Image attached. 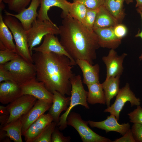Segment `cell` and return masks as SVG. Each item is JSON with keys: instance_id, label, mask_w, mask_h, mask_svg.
<instances>
[{"instance_id": "19", "label": "cell", "mask_w": 142, "mask_h": 142, "mask_svg": "<svg viewBox=\"0 0 142 142\" xmlns=\"http://www.w3.org/2000/svg\"><path fill=\"white\" fill-rule=\"evenodd\" d=\"M53 121L48 113L41 115L34 122L26 132L23 136L26 142H33L44 128Z\"/></svg>"}, {"instance_id": "45", "label": "cell", "mask_w": 142, "mask_h": 142, "mask_svg": "<svg viewBox=\"0 0 142 142\" xmlns=\"http://www.w3.org/2000/svg\"><path fill=\"white\" fill-rule=\"evenodd\" d=\"M136 10H138L142 12V6L140 7L137 8Z\"/></svg>"}, {"instance_id": "29", "label": "cell", "mask_w": 142, "mask_h": 142, "mask_svg": "<svg viewBox=\"0 0 142 142\" xmlns=\"http://www.w3.org/2000/svg\"><path fill=\"white\" fill-rule=\"evenodd\" d=\"M57 123L53 121L47 125L33 142H51L52 134Z\"/></svg>"}, {"instance_id": "46", "label": "cell", "mask_w": 142, "mask_h": 142, "mask_svg": "<svg viewBox=\"0 0 142 142\" xmlns=\"http://www.w3.org/2000/svg\"><path fill=\"white\" fill-rule=\"evenodd\" d=\"M10 0H3V2L6 3H8Z\"/></svg>"}, {"instance_id": "5", "label": "cell", "mask_w": 142, "mask_h": 142, "mask_svg": "<svg viewBox=\"0 0 142 142\" xmlns=\"http://www.w3.org/2000/svg\"><path fill=\"white\" fill-rule=\"evenodd\" d=\"M19 85L36 78V70L33 63H29L20 56L3 64Z\"/></svg>"}, {"instance_id": "8", "label": "cell", "mask_w": 142, "mask_h": 142, "mask_svg": "<svg viewBox=\"0 0 142 142\" xmlns=\"http://www.w3.org/2000/svg\"><path fill=\"white\" fill-rule=\"evenodd\" d=\"M128 102L130 103L131 106L140 105V99L136 97L130 89L129 84L126 83L124 87L120 89L113 104L105 109L104 112L114 115L118 120L120 113Z\"/></svg>"}, {"instance_id": "18", "label": "cell", "mask_w": 142, "mask_h": 142, "mask_svg": "<svg viewBox=\"0 0 142 142\" xmlns=\"http://www.w3.org/2000/svg\"><path fill=\"white\" fill-rule=\"evenodd\" d=\"M21 95V88L18 84L9 80L0 83V102L2 104H9Z\"/></svg>"}, {"instance_id": "20", "label": "cell", "mask_w": 142, "mask_h": 142, "mask_svg": "<svg viewBox=\"0 0 142 142\" xmlns=\"http://www.w3.org/2000/svg\"><path fill=\"white\" fill-rule=\"evenodd\" d=\"M76 62L82 72L84 84L87 85L99 82L100 67L98 64L93 65L88 61L83 59L77 60Z\"/></svg>"}, {"instance_id": "23", "label": "cell", "mask_w": 142, "mask_h": 142, "mask_svg": "<svg viewBox=\"0 0 142 142\" xmlns=\"http://www.w3.org/2000/svg\"><path fill=\"white\" fill-rule=\"evenodd\" d=\"M5 23L2 12L0 13V48L1 50L8 49L16 52L13 36Z\"/></svg>"}, {"instance_id": "13", "label": "cell", "mask_w": 142, "mask_h": 142, "mask_svg": "<svg viewBox=\"0 0 142 142\" xmlns=\"http://www.w3.org/2000/svg\"><path fill=\"white\" fill-rule=\"evenodd\" d=\"M40 0H32L29 7L17 14L10 13L5 10L6 15L12 16L19 20L24 29L28 31L32 27L38 16L37 10L40 5Z\"/></svg>"}, {"instance_id": "28", "label": "cell", "mask_w": 142, "mask_h": 142, "mask_svg": "<svg viewBox=\"0 0 142 142\" xmlns=\"http://www.w3.org/2000/svg\"><path fill=\"white\" fill-rule=\"evenodd\" d=\"M87 8L82 4L77 2L70 3L69 14L74 19L82 23Z\"/></svg>"}, {"instance_id": "33", "label": "cell", "mask_w": 142, "mask_h": 142, "mask_svg": "<svg viewBox=\"0 0 142 142\" xmlns=\"http://www.w3.org/2000/svg\"><path fill=\"white\" fill-rule=\"evenodd\" d=\"M128 115L130 122L142 124V108L140 105L137 106L136 108Z\"/></svg>"}, {"instance_id": "37", "label": "cell", "mask_w": 142, "mask_h": 142, "mask_svg": "<svg viewBox=\"0 0 142 142\" xmlns=\"http://www.w3.org/2000/svg\"><path fill=\"white\" fill-rule=\"evenodd\" d=\"M131 130L136 142H142V124H134Z\"/></svg>"}, {"instance_id": "1", "label": "cell", "mask_w": 142, "mask_h": 142, "mask_svg": "<svg viewBox=\"0 0 142 142\" xmlns=\"http://www.w3.org/2000/svg\"><path fill=\"white\" fill-rule=\"evenodd\" d=\"M32 58L37 80L43 82L52 93L56 91L64 96L71 95L70 79L75 65L68 57L52 52H35Z\"/></svg>"}, {"instance_id": "40", "label": "cell", "mask_w": 142, "mask_h": 142, "mask_svg": "<svg viewBox=\"0 0 142 142\" xmlns=\"http://www.w3.org/2000/svg\"><path fill=\"white\" fill-rule=\"evenodd\" d=\"M113 142H136L133 136L131 129L123 136L113 141Z\"/></svg>"}, {"instance_id": "11", "label": "cell", "mask_w": 142, "mask_h": 142, "mask_svg": "<svg viewBox=\"0 0 142 142\" xmlns=\"http://www.w3.org/2000/svg\"><path fill=\"white\" fill-rule=\"evenodd\" d=\"M127 55V54L123 53L119 55L115 49H111L107 56L102 57V60L106 67V79L121 75L124 69L123 63Z\"/></svg>"}, {"instance_id": "34", "label": "cell", "mask_w": 142, "mask_h": 142, "mask_svg": "<svg viewBox=\"0 0 142 142\" xmlns=\"http://www.w3.org/2000/svg\"><path fill=\"white\" fill-rule=\"evenodd\" d=\"M74 2H77L84 5L87 8L97 9L103 6L104 0H72Z\"/></svg>"}, {"instance_id": "24", "label": "cell", "mask_w": 142, "mask_h": 142, "mask_svg": "<svg viewBox=\"0 0 142 142\" xmlns=\"http://www.w3.org/2000/svg\"><path fill=\"white\" fill-rule=\"evenodd\" d=\"M119 23L117 20L103 6L99 9L93 29L113 27Z\"/></svg>"}, {"instance_id": "39", "label": "cell", "mask_w": 142, "mask_h": 142, "mask_svg": "<svg viewBox=\"0 0 142 142\" xmlns=\"http://www.w3.org/2000/svg\"><path fill=\"white\" fill-rule=\"evenodd\" d=\"M9 114L7 106H0V128H1L6 123L9 117Z\"/></svg>"}, {"instance_id": "21", "label": "cell", "mask_w": 142, "mask_h": 142, "mask_svg": "<svg viewBox=\"0 0 142 142\" xmlns=\"http://www.w3.org/2000/svg\"><path fill=\"white\" fill-rule=\"evenodd\" d=\"M53 102L48 113L53 118V121L57 124L61 113L63 111H66L69 105L70 97H66L56 91L53 92Z\"/></svg>"}, {"instance_id": "41", "label": "cell", "mask_w": 142, "mask_h": 142, "mask_svg": "<svg viewBox=\"0 0 142 142\" xmlns=\"http://www.w3.org/2000/svg\"><path fill=\"white\" fill-rule=\"evenodd\" d=\"M137 12L140 14L142 26V12L138 10H136ZM135 37H140L142 40V29L140 32L139 31L138 33L135 35ZM141 54H142V51Z\"/></svg>"}, {"instance_id": "32", "label": "cell", "mask_w": 142, "mask_h": 142, "mask_svg": "<svg viewBox=\"0 0 142 142\" xmlns=\"http://www.w3.org/2000/svg\"><path fill=\"white\" fill-rule=\"evenodd\" d=\"M19 55L15 52L8 49L0 51V64H4L12 60Z\"/></svg>"}, {"instance_id": "35", "label": "cell", "mask_w": 142, "mask_h": 142, "mask_svg": "<svg viewBox=\"0 0 142 142\" xmlns=\"http://www.w3.org/2000/svg\"><path fill=\"white\" fill-rule=\"evenodd\" d=\"M57 127L54 130L52 134L51 142H69L71 141L70 136H65L59 131Z\"/></svg>"}, {"instance_id": "12", "label": "cell", "mask_w": 142, "mask_h": 142, "mask_svg": "<svg viewBox=\"0 0 142 142\" xmlns=\"http://www.w3.org/2000/svg\"><path fill=\"white\" fill-rule=\"evenodd\" d=\"M32 50L35 52H52L68 57L75 65L76 61L68 53L55 35L48 34L44 37L43 42L39 46L34 47Z\"/></svg>"}, {"instance_id": "2", "label": "cell", "mask_w": 142, "mask_h": 142, "mask_svg": "<svg viewBox=\"0 0 142 142\" xmlns=\"http://www.w3.org/2000/svg\"><path fill=\"white\" fill-rule=\"evenodd\" d=\"M62 18L59 27L61 44L75 61L84 60L93 64L97 58L96 51L100 47L97 35L69 14Z\"/></svg>"}, {"instance_id": "48", "label": "cell", "mask_w": 142, "mask_h": 142, "mask_svg": "<svg viewBox=\"0 0 142 142\" xmlns=\"http://www.w3.org/2000/svg\"><path fill=\"white\" fill-rule=\"evenodd\" d=\"M3 1V0H0V3H1Z\"/></svg>"}, {"instance_id": "30", "label": "cell", "mask_w": 142, "mask_h": 142, "mask_svg": "<svg viewBox=\"0 0 142 142\" xmlns=\"http://www.w3.org/2000/svg\"><path fill=\"white\" fill-rule=\"evenodd\" d=\"M99 9L87 8L85 17L82 24L90 31H93L94 25Z\"/></svg>"}, {"instance_id": "6", "label": "cell", "mask_w": 142, "mask_h": 142, "mask_svg": "<svg viewBox=\"0 0 142 142\" xmlns=\"http://www.w3.org/2000/svg\"><path fill=\"white\" fill-rule=\"evenodd\" d=\"M27 32L28 46L32 56L33 49L40 44L46 35H58L60 30L59 27L51 20L41 21L37 19Z\"/></svg>"}, {"instance_id": "16", "label": "cell", "mask_w": 142, "mask_h": 142, "mask_svg": "<svg viewBox=\"0 0 142 142\" xmlns=\"http://www.w3.org/2000/svg\"><path fill=\"white\" fill-rule=\"evenodd\" d=\"M113 27L93 29L97 36L100 47L115 49L120 44L122 39L118 38L115 35Z\"/></svg>"}, {"instance_id": "17", "label": "cell", "mask_w": 142, "mask_h": 142, "mask_svg": "<svg viewBox=\"0 0 142 142\" xmlns=\"http://www.w3.org/2000/svg\"><path fill=\"white\" fill-rule=\"evenodd\" d=\"M40 8L37 19L41 20H50L48 15L50 8L55 6L60 8L62 11L61 16L62 18L69 14L70 3L67 0H40Z\"/></svg>"}, {"instance_id": "36", "label": "cell", "mask_w": 142, "mask_h": 142, "mask_svg": "<svg viewBox=\"0 0 142 142\" xmlns=\"http://www.w3.org/2000/svg\"><path fill=\"white\" fill-rule=\"evenodd\" d=\"M113 30L116 36L121 39L126 35L128 32L126 26L121 23H119L113 27Z\"/></svg>"}, {"instance_id": "38", "label": "cell", "mask_w": 142, "mask_h": 142, "mask_svg": "<svg viewBox=\"0 0 142 142\" xmlns=\"http://www.w3.org/2000/svg\"><path fill=\"white\" fill-rule=\"evenodd\" d=\"M7 80L11 81L16 83L11 73L4 68L3 64H0V82Z\"/></svg>"}, {"instance_id": "25", "label": "cell", "mask_w": 142, "mask_h": 142, "mask_svg": "<svg viewBox=\"0 0 142 142\" xmlns=\"http://www.w3.org/2000/svg\"><path fill=\"white\" fill-rule=\"evenodd\" d=\"M22 123L21 117L8 123L0 128L5 131L7 136L15 142H22Z\"/></svg>"}, {"instance_id": "44", "label": "cell", "mask_w": 142, "mask_h": 142, "mask_svg": "<svg viewBox=\"0 0 142 142\" xmlns=\"http://www.w3.org/2000/svg\"><path fill=\"white\" fill-rule=\"evenodd\" d=\"M133 0H125V1L127 4H129L133 2Z\"/></svg>"}, {"instance_id": "7", "label": "cell", "mask_w": 142, "mask_h": 142, "mask_svg": "<svg viewBox=\"0 0 142 142\" xmlns=\"http://www.w3.org/2000/svg\"><path fill=\"white\" fill-rule=\"evenodd\" d=\"M68 125L73 127L78 132L83 142H110L109 139L97 134L88 126V121H85L80 114L70 112L67 119Z\"/></svg>"}, {"instance_id": "26", "label": "cell", "mask_w": 142, "mask_h": 142, "mask_svg": "<svg viewBox=\"0 0 142 142\" xmlns=\"http://www.w3.org/2000/svg\"><path fill=\"white\" fill-rule=\"evenodd\" d=\"M88 89L87 102L91 104H105V98L102 84L96 83L87 85Z\"/></svg>"}, {"instance_id": "42", "label": "cell", "mask_w": 142, "mask_h": 142, "mask_svg": "<svg viewBox=\"0 0 142 142\" xmlns=\"http://www.w3.org/2000/svg\"><path fill=\"white\" fill-rule=\"evenodd\" d=\"M136 3L135 7L138 8L142 6V0H135Z\"/></svg>"}, {"instance_id": "15", "label": "cell", "mask_w": 142, "mask_h": 142, "mask_svg": "<svg viewBox=\"0 0 142 142\" xmlns=\"http://www.w3.org/2000/svg\"><path fill=\"white\" fill-rule=\"evenodd\" d=\"M88 121L91 127L104 130L106 133L110 131H114L123 136L131 129L129 123L119 124L115 116L112 114H110L106 119L102 121Z\"/></svg>"}, {"instance_id": "9", "label": "cell", "mask_w": 142, "mask_h": 142, "mask_svg": "<svg viewBox=\"0 0 142 142\" xmlns=\"http://www.w3.org/2000/svg\"><path fill=\"white\" fill-rule=\"evenodd\" d=\"M37 100L36 98L32 96L24 95L9 103L7 106L9 116L6 124L20 118L27 113L34 105Z\"/></svg>"}, {"instance_id": "22", "label": "cell", "mask_w": 142, "mask_h": 142, "mask_svg": "<svg viewBox=\"0 0 142 142\" xmlns=\"http://www.w3.org/2000/svg\"><path fill=\"white\" fill-rule=\"evenodd\" d=\"M120 76L117 75L106 79L102 84L105 97V104L107 107L110 106L111 100L116 96L120 89Z\"/></svg>"}, {"instance_id": "14", "label": "cell", "mask_w": 142, "mask_h": 142, "mask_svg": "<svg viewBox=\"0 0 142 142\" xmlns=\"http://www.w3.org/2000/svg\"><path fill=\"white\" fill-rule=\"evenodd\" d=\"M52 103L38 100L30 110L21 117L22 123V135H24L31 125L51 106Z\"/></svg>"}, {"instance_id": "27", "label": "cell", "mask_w": 142, "mask_h": 142, "mask_svg": "<svg viewBox=\"0 0 142 142\" xmlns=\"http://www.w3.org/2000/svg\"><path fill=\"white\" fill-rule=\"evenodd\" d=\"M125 0H104L103 6L118 21L121 23L126 14L124 7Z\"/></svg>"}, {"instance_id": "3", "label": "cell", "mask_w": 142, "mask_h": 142, "mask_svg": "<svg viewBox=\"0 0 142 142\" xmlns=\"http://www.w3.org/2000/svg\"><path fill=\"white\" fill-rule=\"evenodd\" d=\"M70 82L72 89L70 104L66 111L60 117L57 125V126L61 131L67 127V117L74 107L80 105L87 109H89L87 102L88 92L84 89L80 76L74 74L70 79Z\"/></svg>"}, {"instance_id": "31", "label": "cell", "mask_w": 142, "mask_h": 142, "mask_svg": "<svg viewBox=\"0 0 142 142\" xmlns=\"http://www.w3.org/2000/svg\"><path fill=\"white\" fill-rule=\"evenodd\" d=\"M32 0H10L8 3L9 10L19 13L24 9Z\"/></svg>"}, {"instance_id": "10", "label": "cell", "mask_w": 142, "mask_h": 142, "mask_svg": "<svg viewBox=\"0 0 142 142\" xmlns=\"http://www.w3.org/2000/svg\"><path fill=\"white\" fill-rule=\"evenodd\" d=\"M20 85L22 95H28L38 100L52 103L53 94L47 89L43 82L37 81L36 78Z\"/></svg>"}, {"instance_id": "43", "label": "cell", "mask_w": 142, "mask_h": 142, "mask_svg": "<svg viewBox=\"0 0 142 142\" xmlns=\"http://www.w3.org/2000/svg\"><path fill=\"white\" fill-rule=\"evenodd\" d=\"M5 7L4 4L3 3V2L0 3V12H2V11L4 9Z\"/></svg>"}, {"instance_id": "4", "label": "cell", "mask_w": 142, "mask_h": 142, "mask_svg": "<svg viewBox=\"0 0 142 142\" xmlns=\"http://www.w3.org/2000/svg\"><path fill=\"white\" fill-rule=\"evenodd\" d=\"M3 18L13 36L16 43V53L27 61L33 63L28 44L27 31L15 17L6 15Z\"/></svg>"}, {"instance_id": "47", "label": "cell", "mask_w": 142, "mask_h": 142, "mask_svg": "<svg viewBox=\"0 0 142 142\" xmlns=\"http://www.w3.org/2000/svg\"><path fill=\"white\" fill-rule=\"evenodd\" d=\"M139 58L140 60H142V54H141V55L140 56Z\"/></svg>"}]
</instances>
